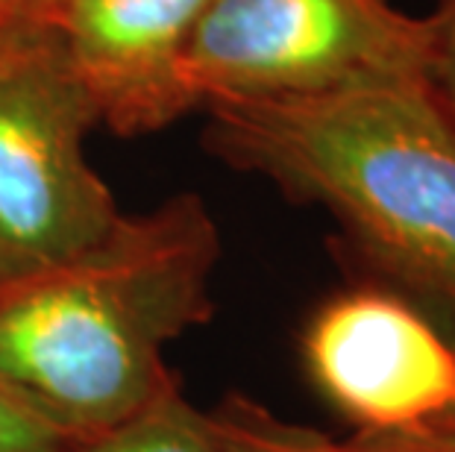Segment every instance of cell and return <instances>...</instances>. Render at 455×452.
<instances>
[{
  "instance_id": "obj_1",
  "label": "cell",
  "mask_w": 455,
  "mask_h": 452,
  "mask_svg": "<svg viewBox=\"0 0 455 452\" xmlns=\"http://www.w3.org/2000/svg\"><path fill=\"white\" fill-rule=\"evenodd\" d=\"M218 256L206 203L177 194L0 285V388L71 440L127 420L171 377L164 347L212 317Z\"/></svg>"
},
{
  "instance_id": "obj_2",
  "label": "cell",
  "mask_w": 455,
  "mask_h": 452,
  "mask_svg": "<svg viewBox=\"0 0 455 452\" xmlns=\"http://www.w3.org/2000/svg\"><path fill=\"white\" fill-rule=\"evenodd\" d=\"M203 109L218 159L323 206L367 262L455 329V121L429 76Z\"/></svg>"
},
{
  "instance_id": "obj_3",
  "label": "cell",
  "mask_w": 455,
  "mask_h": 452,
  "mask_svg": "<svg viewBox=\"0 0 455 452\" xmlns=\"http://www.w3.org/2000/svg\"><path fill=\"white\" fill-rule=\"evenodd\" d=\"M432 18L391 0H215L180 62L188 109L429 76Z\"/></svg>"
},
{
  "instance_id": "obj_4",
  "label": "cell",
  "mask_w": 455,
  "mask_h": 452,
  "mask_svg": "<svg viewBox=\"0 0 455 452\" xmlns=\"http://www.w3.org/2000/svg\"><path fill=\"white\" fill-rule=\"evenodd\" d=\"M94 123L51 33L0 51V285L83 253L121 220L83 150Z\"/></svg>"
},
{
  "instance_id": "obj_5",
  "label": "cell",
  "mask_w": 455,
  "mask_h": 452,
  "mask_svg": "<svg viewBox=\"0 0 455 452\" xmlns=\"http://www.w3.org/2000/svg\"><path fill=\"white\" fill-rule=\"evenodd\" d=\"M308 377L358 432L418 429L455 402V347L382 288L332 297L303 335Z\"/></svg>"
},
{
  "instance_id": "obj_6",
  "label": "cell",
  "mask_w": 455,
  "mask_h": 452,
  "mask_svg": "<svg viewBox=\"0 0 455 452\" xmlns=\"http://www.w3.org/2000/svg\"><path fill=\"white\" fill-rule=\"evenodd\" d=\"M215 0H71L44 33L60 44L98 121L121 136L156 132L191 112L180 62Z\"/></svg>"
},
{
  "instance_id": "obj_7",
  "label": "cell",
  "mask_w": 455,
  "mask_h": 452,
  "mask_svg": "<svg viewBox=\"0 0 455 452\" xmlns=\"http://www.w3.org/2000/svg\"><path fill=\"white\" fill-rule=\"evenodd\" d=\"M71 452H227V447L212 415L191 406L177 379L168 377L135 415L100 435L74 440Z\"/></svg>"
},
{
  "instance_id": "obj_8",
  "label": "cell",
  "mask_w": 455,
  "mask_h": 452,
  "mask_svg": "<svg viewBox=\"0 0 455 452\" xmlns=\"http://www.w3.org/2000/svg\"><path fill=\"white\" fill-rule=\"evenodd\" d=\"M212 420L227 452H347L338 440L276 417L241 393H232Z\"/></svg>"
},
{
  "instance_id": "obj_9",
  "label": "cell",
  "mask_w": 455,
  "mask_h": 452,
  "mask_svg": "<svg viewBox=\"0 0 455 452\" xmlns=\"http://www.w3.org/2000/svg\"><path fill=\"white\" fill-rule=\"evenodd\" d=\"M71 438L0 388V452H71Z\"/></svg>"
},
{
  "instance_id": "obj_10",
  "label": "cell",
  "mask_w": 455,
  "mask_h": 452,
  "mask_svg": "<svg viewBox=\"0 0 455 452\" xmlns=\"http://www.w3.org/2000/svg\"><path fill=\"white\" fill-rule=\"evenodd\" d=\"M429 83L455 121V0H441V9L432 15Z\"/></svg>"
},
{
  "instance_id": "obj_11",
  "label": "cell",
  "mask_w": 455,
  "mask_h": 452,
  "mask_svg": "<svg viewBox=\"0 0 455 452\" xmlns=\"http://www.w3.org/2000/svg\"><path fill=\"white\" fill-rule=\"evenodd\" d=\"M347 452H455V432L435 426L394 429V432H355L344 440Z\"/></svg>"
},
{
  "instance_id": "obj_12",
  "label": "cell",
  "mask_w": 455,
  "mask_h": 452,
  "mask_svg": "<svg viewBox=\"0 0 455 452\" xmlns=\"http://www.w3.org/2000/svg\"><path fill=\"white\" fill-rule=\"evenodd\" d=\"M71 0H0V15L21 30L44 33Z\"/></svg>"
},
{
  "instance_id": "obj_13",
  "label": "cell",
  "mask_w": 455,
  "mask_h": 452,
  "mask_svg": "<svg viewBox=\"0 0 455 452\" xmlns=\"http://www.w3.org/2000/svg\"><path fill=\"white\" fill-rule=\"evenodd\" d=\"M27 33H33V30H21V27H15V24H9L4 15H0V51H4L6 44H12L15 38H21Z\"/></svg>"
},
{
  "instance_id": "obj_14",
  "label": "cell",
  "mask_w": 455,
  "mask_h": 452,
  "mask_svg": "<svg viewBox=\"0 0 455 452\" xmlns=\"http://www.w3.org/2000/svg\"><path fill=\"white\" fill-rule=\"evenodd\" d=\"M429 426H435V429H443V432H455V402L452 406L443 411V415L435 420V423H429Z\"/></svg>"
}]
</instances>
